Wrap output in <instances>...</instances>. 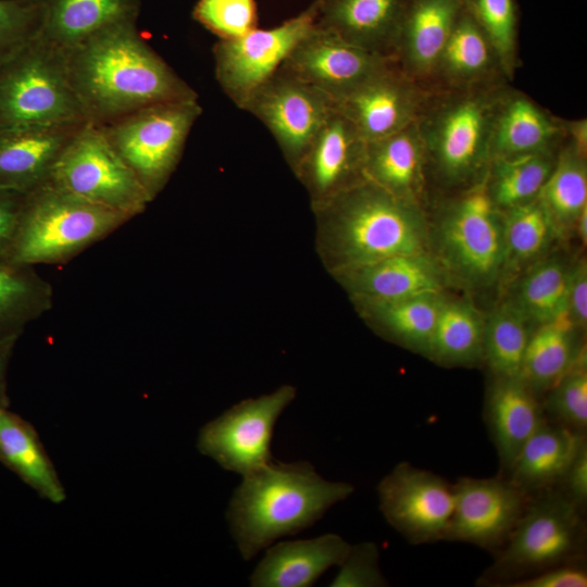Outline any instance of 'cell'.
Wrapping results in <instances>:
<instances>
[{"label":"cell","instance_id":"obj_1","mask_svg":"<svg viewBox=\"0 0 587 587\" xmlns=\"http://www.w3.org/2000/svg\"><path fill=\"white\" fill-rule=\"evenodd\" d=\"M63 54L74 92L96 125L148 105L198 99L140 37L136 21L109 25Z\"/></svg>","mask_w":587,"mask_h":587},{"label":"cell","instance_id":"obj_2","mask_svg":"<svg viewBox=\"0 0 587 587\" xmlns=\"http://www.w3.org/2000/svg\"><path fill=\"white\" fill-rule=\"evenodd\" d=\"M242 477L226 516L245 560L253 559L275 539L312 526L354 491L351 484L324 479L305 461L273 460Z\"/></svg>","mask_w":587,"mask_h":587},{"label":"cell","instance_id":"obj_3","mask_svg":"<svg viewBox=\"0 0 587 587\" xmlns=\"http://www.w3.org/2000/svg\"><path fill=\"white\" fill-rule=\"evenodd\" d=\"M335 230L345 268L396 255L428 252V233L416 201L363 178L316 205Z\"/></svg>","mask_w":587,"mask_h":587},{"label":"cell","instance_id":"obj_4","mask_svg":"<svg viewBox=\"0 0 587 587\" xmlns=\"http://www.w3.org/2000/svg\"><path fill=\"white\" fill-rule=\"evenodd\" d=\"M127 221L121 213L47 184L27 195L12 263H65Z\"/></svg>","mask_w":587,"mask_h":587},{"label":"cell","instance_id":"obj_5","mask_svg":"<svg viewBox=\"0 0 587 587\" xmlns=\"http://www.w3.org/2000/svg\"><path fill=\"white\" fill-rule=\"evenodd\" d=\"M89 122L62 51L39 35L0 65V132Z\"/></svg>","mask_w":587,"mask_h":587},{"label":"cell","instance_id":"obj_6","mask_svg":"<svg viewBox=\"0 0 587 587\" xmlns=\"http://www.w3.org/2000/svg\"><path fill=\"white\" fill-rule=\"evenodd\" d=\"M532 497L484 583L504 586L548 567L576 561L585 528L582 510L554 488Z\"/></svg>","mask_w":587,"mask_h":587},{"label":"cell","instance_id":"obj_7","mask_svg":"<svg viewBox=\"0 0 587 587\" xmlns=\"http://www.w3.org/2000/svg\"><path fill=\"white\" fill-rule=\"evenodd\" d=\"M201 113L198 99L163 102L98 126L153 200L176 168Z\"/></svg>","mask_w":587,"mask_h":587},{"label":"cell","instance_id":"obj_8","mask_svg":"<svg viewBox=\"0 0 587 587\" xmlns=\"http://www.w3.org/2000/svg\"><path fill=\"white\" fill-rule=\"evenodd\" d=\"M445 274L472 287H488L503 273V213L492 202L485 182L453 201L436 234Z\"/></svg>","mask_w":587,"mask_h":587},{"label":"cell","instance_id":"obj_9","mask_svg":"<svg viewBox=\"0 0 587 587\" xmlns=\"http://www.w3.org/2000/svg\"><path fill=\"white\" fill-rule=\"evenodd\" d=\"M48 184L105 207L129 220L152 201L115 152L100 126L87 122L55 163Z\"/></svg>","mask_w":587,"mask_h":587},{"label":"cell","instance_id":"obj_10","mask_svg":"<svg viewBox=\"0 0 587 587\" xmlns=\"http://www.w3.org/2000/svg\"><path fill=\"white\" fill-rule=\"evenodd\" d=\"M295 397L296 389L286 385L270 395L240 401L200 429L199 452L242 476L260 470L273 461L275 424Z\"/></svg>","mask_w":587,"mask_h":587},{"label":"cell","instance_id":"obj_11","mask_svg":"<svg viewBox=\"0 0 587 587\" xmlns=\"http://www.w3.org/2000/svg\"><path fill=\"white\" fill-rule=\"evenodd\" d=\"M316 8L303 11L272 28H253L218 39L213 48L215 77L224 93L241 109L252 92L285 62L296 45L315 26Z\"/></svg>","mask_w":587,"mask_h":587},{"label":"cell","instance_id":"obj_12","mask_svg":"<svg viewBox=\"0 0 587 587\" xmlns=\"http://www.w3.org/2000/svg\"><path fill=\"white\" fill-rule=\"evenodd\" d=\"M241 110L270 130L295 171L335 110V101L282 65L252 92Z\"/></svg>","mask_w":587,"mask_h":587},{"label":"cell","instance_id":"obj_13","mask_svg":"<svg viewBox=\"0 0 587 587\" xmlns=\"http://www.w3.org/2000/svg\"><path fill=\"white\" fill-rule=\"evenodd\" d=\"M377 491L384 517L410 544L442 540L454 507L453 485L444 477L401 462Z\"/></svg>","mask_w":587,"mask_h":587},{"label":"cell","instance_id":"obj_14","mask_svg":"<svg viewBox=\"0 0 587 587\" xmlns=\"http://www.w3.org/2000/svg\"><path fill=\"white\" fill-rule=\"evenodd\" d=\"M454 507L442 540L499 551L508 541L532 496L509 478L460 477Z\"/></svg>","mask_w":587,"mask_h":587},{"label":"cell","instance_id":"obj_15","mask_svg":"<svg viewBox=\"0 0 587 587\" xmlns=\"http://www.w3.org/2000/svg\"><path fill=\"white\" fill-rule=\"evenodd\" d=\"M496 113L480 96H465L445 104L421 130L425 149L449 182L472 176L488 155Z\"/></svg>","mask_w":587,"mask_h":587},{"label":"cell","instance_id":"obj_16","mask_svg":"<svg viewBox=\"0 0 587 587\" xmlns=\"http://www.w3.org/2000/svg\"><path fill=\"white\" fill-rule=\"evenodd\" d=\"M392 64L394 58L365 50L314 26L283 66L337 101Z\"/></svg>","mask_w":587,"mask_h":587},{"label":"cell","instance_id":"obj_17","mask_svg":"<svg viewBox=\"0 0 587 587\" xmlns=\"http://www.w3.org/2000/svg\"><path fill=\"white\" fill-rule=\"evenodd\" d=\"M365 146L352 123L335 105L295 170L315 205L364 178Z\"/></svg>","mask_w":587,"mask_h":587},{"label":"cell","instance_id":"obj_18","mask_svg":"<svg viewBox=\"0 0 587 587\" xmlns=\"http://www.w3.org/2000/svg\"><path fill=\"white\" fill-rule=\"evenodd\" d=\"M335 105L369 142L414 123L417 96L392 64L335 101Z\"/></svg>","mask_w":587,"mask_h":587},{"label":"cell","instance_id":"obj_19","mask_svg":"<svg viewBox=\"0 0 587 587\" xmlns=\"http://www.w3.org/2000/svg\"><path fill=\"white\" fill-rule=\"evenodd\" d=\"M86 123L0 132V187L30 193L47 185L59 158Z\"/></svg>","mask_w":587,"mask_h":587},{"label":"cell","instance_id":"obj_20","mask_svg":"<svg viewBox=\"0 0 587 587\" xmlns=\"http://www.w3.org/2000/svg\"><path fill=\"white\" fill-rule=\"evenodd\" d=\"M315 26L365 50L394 58L410 0H312Z\"/></svg>","mask_w":587,"mask_h":587},{"label":"cell","instance_id":"obj_21","mask_svg":"<svg viewBox=\"0 0 587 587\" xmlns=\"http://www.w3.org/2000/svg\"><path fill=\"white\" fill-rule=\"evenodd\" d=\"M444 275L442 267L428 252L345 268L346 284L367 304L441 294Z\"/></svg>","mask_w":587,"mask_h":587},{"label":"cell","instance_id":"obj_22","mask_svg":"<svg viewBox=\"0 0 587 587\" xmlns=\"http://www.w3.org/2000/svg\"><path fill=\"white\" fill-rule=\"evenodd\" d=\"M547 419L538 396L521 377H494L485 401V421L507 473L524 444Z\"/></svg>","mask_w":587,"mask_h":587},{"label":"cell","instance_id":"obj_23","mask_svg":"<svg viewBox=\"0 0 587 587\" xmlns=\"http://www.w3.org/2000/svg\"><path fill=\"white\" fill-rule=\"evenodd\" d=\"M351 545L336 534L282 541L267 549L250 576L252 587H309L329 567L340 565Z\"/></svg>","mask_w":587,"mask_h":587},{"label":"cell","instance_id":"obj_24","mask_svg":"<svg viewBox=\"0 0 587 587\" xmlns=\"http://www.w3.org/2000/svg\"><path fill=\"white\" fill-rule=\"evenodd\" d=\"M585 441L584 433L547 419L520 450L508 478L530 496L552 489L561 483Z\"/></svg>","mask_w":587,"mask_h":587},{"label":"cell","instance_id":"obj_25","mask_svg":"<svg viewBox=\"0 0 587 587\" xmlns=\"http://www.w3.org/2000/svg\"><path fill=\"white\" fill-rule=\"evenodd\" d=\"M43 12L39 36L63 53L98 30L136 21L140 0H40Z\"/></svg>","mask_w":587,"mask_h":587},{"label":"cell","instance_id":"obj_26","mask_svg":"<svg viewBox=\"0 0 587 587\" xmlns=\"http://www.w3.org/2000/svg\"><path fill=\"white\" fill-rule=\"evenodd\" d=\"M0 463L52 503L65 500L64 487L39 435L25 419L0 407Z\"/></svg>","mask_w":587,"mask_h":587},{"label":"cell","instance_id":"obj_27","mask_svg":"<svg viewBox=\"0 0 587 587\" xmlns=\"http://www.w3.org/2000/svg\"><path fill=\"white\" fill-rule=\"evenodd\" d=\"M425 147L414 123L365 146L363 176L386 191L415 201L422 183Z\"/></svg>","mask_w":587,"mask_h":587},{"label":"cell","instance_id":"obj_28","mask_svg":"<svg viewBox=\"0 0 587 587\" xmlns=\"http://www.w3.org/2000/svg\"><path fill=\"white\" fill-rule=\"evenodd\" d=\"M462 9V0H410L396 49L410 70L427 73L438 67Z\"/></svg>","mask_w":587,"mask_h":587},{"label":"cell","instance_id":"obj_29","mask_svg":"<svg viewBox=\"0 0 587 587\" xmlns=\"http://www.w3.org/2000/svg\"><path fill=\"white\" fill-rule=\"evenodd\" d=\"M538 326L530 334L521 374L537 396L550 389L585 351L577 347L576 327L567 315Z\"/></svg>","mask_w":587,"mask_h":587},{"label":"cell","instance_id":"obj_30","mask_svg":"<svg viewBox=\"0 0 587 587\" xmlns=\"http://www.w3.org/2000/svg\"><path fill=\"white\" fill-rule=\"evenodd\" d=\"M484 325L471 303L442 298L427 358L445 366H471L483 361Z\"/></svg>","mask_w":587,"mask_h":587},{"label":"cell","instance_id":"obj_31","mask_svg":"<svg viewBox=\"0 0 587 587\" xmlns=\"http://www.w3.org/2000/svg\"><path fill=\"white\" fill-rule=\"evenodd\" d=\"M52 304V287L34 266L0 265V339L20 338L26 326Z\"/></svg>","mask_w":587,"mask_h":587},{"label":"cell","instance_id":"obj_32","mask_svg":"<svg viewBox=\"0 0 587 587\" xmlns=\"http://www.w3.org/2000/svg\"><path fill=\"white\" fill-rule=\"evenodd\" d=\"M558 126L524 97L509 100L495 117L491 155L513 157L548 151Z\"/></svg>","mask_w":587,"mask_h":587},{"label":"cell","instance_id":"obj_33","mask_svg":"<svg viewBox=\"0 0 587 587\" xmlns=\"http://www.w3.org/2000/svg\"><path fill=\"white\" fill-rule=\"evenodd\" d=\"M571 268L557 258L535 262L520 280L512 302L538 325L567 315Z\"/></svg>","mask_w":587,"mask_h":587},{"label":"cell","instance_id":"obj_34","mask_svg":"<svg viewBox=\"0 0 587 587\" xmlns=\"http://www.w3.org/2000/svg\"><path fill=\"white\" fill-rule=\"evenodd\" d=\"M553 165L548 151L492 157V166L486 177L492 202L505 211L537 198Z\"/></svg>","mask_w":587,"mask_h":587},{"label":"cell","instance_id":"obj_35","mask_svg":"<svg viewBox=\"0 0 587 587\" xmlns=\"http://www.w3.org/2000/svg\"><path fill=\"white\" fill-rule=\"evenodd\" d=\"M530 322L511 301L499 305L485 321L483 361L494 377L519 378L522 374Z\"/></svg>","mask_w":587,"mask_h":587},{"label":"cell","instance_id":"obj_36","mask_svg":"<svg viewBox=\"0 0 587 587\" xmlns=\"http://www.w3.org/2000/svg\"><path fill=\"white\" fill-rule=\"evenodd\" d=\"M583 155L575 146L564 150L538 195L558 234L575 225L587 207V168Z\"/></svg>","mask_w":587,"mask_h":587},{"label":"cell","instance_id":"obj_37","mask_svg":"<svg viewBox=\"0 0 587 587\" xmlns=\"http://www.w3.org/2000/svg\"><path fill=\"white\" fill-rule=\"evenodd\" d=\"M441 294L423 295L402 300L370 303L378 324L397 342L428 357Z\"/></svg>","mask_w":587,"mask_h":587},{"label":"cell","instance_id":"obj_38","mask_svg":"<svg viewBox=\"0 0 587 587\" xmlns=\"http://www.w3.org/2000/svg\"><path fill=\"white\" fill-rule=\"evenodd\" d=\"M502 213L505 247L503 272L537 260L558 234L538 197Z\"/></svg>","mask_w":587,"mask_h":587},{"label":"cell","instance_id":"obj_39","mask_svg":"<svg viewBox=\"0 0 587 587\" xmlns=\"http://www.w3.org/2000/svg\"><path fill=\"white\" fill-rule=\"evenodd\" d=\"M495 51L473 17L462 9L446 42L438 66L451 78L472 80L487 73Z\"/></svg>","mask_w":587,"mask_h":587},{"label":"cell","instance_id":"obj_40","mask_svg":"<svg viewBox=\"0 0 587 587\" xmlns=\"http://www.w3.org/2000/svg\"><path fill=\"white\" fill-rule=\"evenodd\" d=\"M462 4L486 35L503 71L511 74L519 23L516 0H462Z\"/></svg>","mask_w":587,"mask_h":587},{"label":"cell","instance_id":"obj_41","mask_svg":"<svg viewBox=\"0 0 587 587\" xmlns=\"http://www.w3.org/2000/svg\"><path fill=\"white\" fill-rule=\"evenodd\" d=\"M586 351L575 364L546 392L542 404L547 417L573 430L584 433L587 427V366Z\"/></svg>","mask_w":587,"mask_h":587},{"label":"cell","instance_id":"obj_42","mask_svg":"<svg viewBox=\"0 0 587 587\" xmlns=\"http://www.w3.org/2000/svg\"><path fill=\"white\" fill-rule=\"evenodd\" d=\"M192 15L218 39L241 36L258 24L255 0H199Z\"/></svg>","mask_w":587,"mask_h":587},{"label":"cell","instance_id":"obj_43","mask_svg":"<svg viewBox=\"0 0 587 587\" xmlns=\"http://www.w3.org/2000/svg\"><path fill=\"white\" fill-rule=\"evenodd\" d=\"M42 21L40 0H0V65L40 34Z\"/></svg>","mask_w":587,"mask_h":587},{"label":"cell","instance_id":"obj_44","mask_svg":"<svg viewBox=\"0 0 587 587\" xmlns=\"http://www.w3.org/2000/svg\"><path fill=\"white\" fill-rule=\"evenodd\" d=\"M379 552L376 544L360 542L339 565L330 587H383L388 586L379 569Z\"/></svg>","mask_w":587,"mask_h":587},{"label":"cell","instance_id":"obj_45","mask_svg":"<svg viewBox=\"0 0 587 587\" xmlns=\"http://www.w3.org/2000/svg\"><path fill=\"white\" fill-rule=\"evenodd\" d=\"M27 195L0 187V265L12 263Z\"/></svg>","mask_w":587,"mask_h":587},{"label":"cell","instance_id":"obj_46","mask_svg":"<svg viewBox=\"0 0 587 587\" xmlns=\"http://www.w3.org/2000/svg\"><path fill=\"white\" fill-rule=\"evenodd\" d=\"M505 587H586L587 572L576 561L548 567L530 576L508 583Z\"/></svg>","mask_w":587,"mask_h":587},{"label":"cell","instance_id":"obj_47","mask_svg":"<svg viewBox=\"0 0 587 587\" xmlns=\"http://www.w3.org/2000/svg\"><path fill=\"white\" fill-rule=\"evenodd\" d=\"M559 485L563 487L560 491L583 510L587 501V440L580 446Z\"/></svg>","mask_w":587,"mask_h":587},{"label":"cell","instance_id":"obj_48","mask_svg":"<svg viewBox=\"0 0 587 587\" xmlns=\"http://www.w3.org/2000/svg\"><path fill=\"white\" fill-rule=\"evenodd\" d=\"M567 317L575 327L585 328L587 322V265L580 260L571 268Z\"/></svg>","mask_w":587,"mask_h":587},{"label":"cell","instance_id":"obj_49","mask_svg":"<svg viewBox=\"0 0 587 587\" xmlns=\"http://www.w3.org/2000/svg\"><path fill=\"white\" fill-rule=\"evenodd\" d=\"M18 338L0 339V407L10 408V398L8 395V367L13 354L14 347Z\"/></svg>","mask_w":587,"mask_h":587},{"label":"cell","instance_id":"obj_50","mask_svg":"<svg viewBox=\"0 0 587 587\" xmlns=\"http://www.w3.org/2000/svg\"><path fill=\"white\" fill-rule=\"evenodd\" d=\"M575 227H576L580 241L586 243L587 241V207L578 215L575 222Z\"/></svg>","mask_w":587,"mask_h":587}]
</instances>
